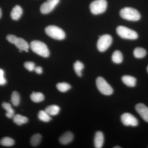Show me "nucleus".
Returning <instances> with one entry per match:
<instances>
[{"label": "nucleus", "mask_w": 148, "mask_h": 148, "mask_svg": "<svg viewBox=\"0 0 148 148\" xmlns=\"http://www.w3.org/2000/svg\"><path fill=\"white\" fill-rule=\"evenodd\" d=\"M84 68V65L80 61H77L74 64L75 71L79 77L82 76V71Z\"/></svg>", "instance_id": "nucleus-22"}, {"label": "nucleus", "mask_w": 148, "mask_h": 148, "mask_svg": "<svg viewBox=\"0 0 148 148\" xmlns=\"http://www.w3.org/2000/svg\"><path fill=\"white\" fill-rule=\"evenodd\" d=\"M114 148H121V147H120L119 146H115V147H114Z\"/></svg>", "instance_id": "nucleus-33"}, {"label": "nucleus", "mask_w": 148, "mask_h": 148, "mask_svg": "<svg viewBox=\"0 0 148 148\" xmlns=\"http://www.w3.org/2000/svg\"><path fill=\"white\" fill-rule=\"evenodd\" d=\"M120 15L124 19L128 21H137L140 20L141 15L137 10L130 7H125L122 9Z\"/></svg>", "instance_id": "nucleus-2"}, {"label": "nucleus", "mask_w": 148, "mask_h": 148, "mask_svg": "<svg viewBox=\"0 0 148 148\" xmlns=\"http://www.w3.org/2000/svg\"><path fill=\"white\" fill-rule=\"evenodd\" d=\"M96 84L98 90L103 95H112L113 92L112 88L102 77H99L97 78Z\"/></svg>", "instance_id": "nucleus-6"}, {"label": "nucleus", "mask_w": 148, "mask_h": 148, "mask_svg": "<svg viewBox=\"0 0 148 148\" xmlns=\"http://www.w3.org/2000/svg\"><path fill=\"white\" fill-rule=\"evenodd\" d=\"M147 71L148 73V66H147Z\"/></svg>", "instance_id": "nucleus-34"}, {"label": "nucleus", "mask_w": 148, "mask_h": 148, "mask_svg": "<svg viewBox=\"0 0 148 148\" xmlns=\"http://www.w3.org/2000/svg\"><path fill=\"white\" fill-rule=\"evenodd\" d=\"M14 122L18 125L27 123L28 121V119L27 117L23 116L20 114H16L13 117Z\"/></svg>", "instance_id": "nucleus-17"}, {"label": "nucleus", "mask_w": 148, "mask_h": 148, "mask_svg": "<svg viewBox=\"0 0 148 148\" xmlns=\"http://www.w3.org/2000/svg\"><path fill=\"white\" fill-rule=\"evenodd\" d=\"M0 144L5 147H11L14 144V141L12 138L5 137L0 141Z\"/></svg>", "instance_id": "nucleus-25"}, {"label": "nucleus", "mask_w": 148, "mask_h": 148, "mask_svg": "<svg viewBox=\"0 0 148 148\" xmlns=\"http://www.w3.org/2000/svg\"><path fill=\"white\" fill-rule=\"evenodd\" d=\"M31 100L35 103H39L44 100L45 96L40 92H33L30 96Z\"/></svg>", "instance_id": "nucleus-20"}, {"label": "nucleus", "mask_w": 148, "mask_h": 148, "mask_svg": "<svg viewBox=\"0 0 148 148\" xmlns=\"http://www.w3.org/2000/svg\"><path fill=\"white\" fill-rule=\"evenodd\" d=\"M23 13V10L21 7L16 5L14 7L11 12V17L13 20H18Z\"/></svg>", "instance_id": "nucleus-14"}, {"label": "nucleus", "mask_w": 148, "mask_h": 148, "mask_svg": "<svg viewBox=\"0 0 148 148\" xmlns=\"http://www.w3.org/2000/svg\"><path fill=\"white\" fill-rule=\"evenodd\" d=\"M133 54L135 58H144L147 54L145 49L141 47H137L134 49Z\"/></svg>", "instance_id": "nucleus-21"}, {"label": "nucleus", "mask_w": 148, "mask_h": 148, "mask_svg": "<svg viewBox=\"0 0 148 148\" xmlns=\"http://www.w3.org/2000/svg\"><path fill=\"white\" fill-rule=\"evenodd\" d=\"M34 71L37 74H41L42 73V69L40 66H37L35 67Z\"/></svg>", "instance_id": "nucleus-31"}, {"label": "nucleus", "mask_w": 148, "mask_h": 148, "mask_svg": "<svg viewBox=\"0 0 148 148\" xmlns=\"http://www.w3.org/2000/svg\"><path fill=\"white\" fill-rule=\"evenodd\" d=\"M30 47L34 52L42 57H48L49 51L44 43L39 40H34L30 44Z\"/></svg>", "instance_id": "nucleus-1"}, {"label": "nucleus", "mask_w": 148, "mask_h": 148, "mask_svg": "<svg viewBox=\"0 0 148 148\" xmlns=\"http://www.w3.org/2000/svg\"><path fill=\"white\" fill-rule=\"evenodd\" d=\"M60 2V0H47L40 7L41 12L43 14L50 13Z\"/></svg>", "instance_id": "nucleus-9"}, {"label": "nucleus", "mask_w": 148, "mask_h": 148, "mask_svg": "<svg viewBox=\"0 0 148 148\" xmlns=\"http://www.w3.org/2000/svg\"><path fill=\"white\" fill-rule=\"evenodd\" d=\"M38 117L40 120L45 122H49L51 119L50 115L45 111H40L38 114Z\"/></svg>", "instance_id": "nucleus-24"}, {"label": "nucleus", "mask_w": 148, "mask_h": 148, "mask_svg": "<svg viewBox=\"0 0 148 148\" xmlns=\"http://www.w3.org/2000/svg\"><path fill=\"white\" fill-rule=\"evenodd\" d=\"M108 3L106 0H95L90 4V9L91 13L95 15L104 13L106 10Z\"/></svg>", "instance_id": "nucleus-4"}, {"label": "nucleus", "mask_w": 148, "mask_h": 148, "mask_svg": "<svg viewBox=\"0 0 148 148\" xmlns=\"http://www.w3.org/2000/svg\"><path fill=\"white\" fill-rule=\"evenodd\" d=\"M116 33L120 37L123 39H137L138 36L137 32L124 26H120L116 28Z\"/></svg>", "instance_id": "nucleus-5"}, {"label": "nucleus", "mask_w": 148, "mask_h": 148, "mask_svg": "<svg viewBox=\"0 0 148 148\" xmlns=\"http://www.w3.org/2000/svg\"><path fill=\"white\" fill-rule=\"evenodd\" d=\"M112 59L114 63L116 64H120L123 62V56L121 51L119 50H116L113 53Z\"/></svg>", "instance_id": "nucleus-19"}, {"label": "nucleus", "mask_w": 148, "mask_h": 148, "mask_svg": "<svg viewBox=\"0 0 148 148\" xmlns=\"http://www.w3.org/2000/svg\"><path fill=\"white\" fill-rule=\"evenodd\" d=\"M2 16V10L1 8H0V18H1Z\"/></svg>", "instance_id": "nucleus-32"}, {"label": "nucleus", "mask_w": 148, "mask_h": 148, "mask_svg": "<svg viewBox=\"0 0 148 148\" xmlns=\"http://www.w3.org/2000/svg\"><path fill=\"white\" fill-rule=\"evenodd\" d=\"M74 135L72 132H67L64 133L59 138V141L62 145L69 144L73 140Z\"/></svg>", "instance_id": "nucleus-13"}, {"label": "nucleus", "mask_w": 148, "mask_h": 148, "mask_svg": "<svg viewBox=\"0 0 148 148\" xmlns=\"http://www.w3.org/2000/svg\"><path fill=\"white\" fill-rule=\"evenodd\" d=\"M24 66L25 69L31 72L34 71V69L36 67L34 63L31 61L25 62L24 64Z\"/></svg>", "instance_id": "nucleus-28"}, {"label": "nucleus", "mask_w": 148, "mask_h": 148, "mask_svg": "<svg viewBox=\"0 0 148 148\" xmlns=\"http://www.w3.org/2000/svg\"><path fill=\"white\" fill-rule=\"evenodd\" d=\"M60 108L56 105H51L48 106L45 111L49 115L55 116L58 114L60 112Z\"/></svg>", "instance_id": "nucleus-18"}, {"label": "nucleus", "mask_w": 148, "mask_h": 148, "mask_svg": "<svg viewBox=\"0 0 148 148\" xmlns=\"http://www.w3.org/2000/svg\"><path fill=\"white\" fill-rule=\"evenodd\" d=\"M7 81L4 77V72L0 69V85H4L6 83Z\"/></svg>", "instance_id": "nucleus-29"}, {"label": "nucleus", "mask_w": 148, "mask_h": 148, "mask_svg": "<svg viewBox=\"0 0 148 148\" xmlns=\"http://www.w3.org/2000/svg\"><path fill=\"white\" fill-rule=\"evenodd\" d=\"M17 37L13 35H8L7 36L6 39L11 43L14 44L17 39Z\"/></svg>", "instance_id": "nucleus-30"}, {"label": "nucleus", "mask_w": 148, "mask_h": 148, "mask_svg": "<svg viewBox=\"0 0 148 148\" xmlns=\"http://www.w3.org/2000/svg\"><path fill=\"white\" fill-rule=\"evenodd\" d=\"M45 32L48 36L54 39L63 40L66 38L64 31L57 26L50 25L45 28Z\"/></svg>", "instance_id": "nucleus-3"}, {"label": "nucleus", "mask_w": 148, "mask_h": 148, "mask_svg": "<svg viewBox=\"0 0 148 148\" xmlns=\"http://www.w3.org/2000/svg\"><path fill=\"white\" fill-rule=\"evenodd\" d=\"M56 87L59 91L66 92L70 90L71 86L69 84L66 82L59 83L56 85Z\"/></svg>", "instance_id": "nucleus-26"}, {"label": "nucleus", "mask_w": 148, "mask_h": 148, "mask_svg": "<svg viewBox=\"0 0 148 148\" xmlns=\"http://www.w3.org/2000/svg\"><path fill=\"white\" fill-rule=\"evenodd\" d=\"M104 142V136L103 132L98 131L95 133L94 138V146L96 148L103 147Z\"/></svg>", "instance_id": "nucleus-11"}, {"label": "nucleus", "mask_w": 148, "mask_h": 148, "mask_svg": "<svg viewBox=\"0 0 148 148\" xmlns=\"http://www.w3.org/2000/svg\"><path fill=\"white\" fill-rule=\"evenodd\" d=\"M99 39L97 42V48L99 51L104 52L106 51L112 44V38L110 35H103L99 36Z\"/></svg>", "instance_id": "nucleus-7"}, {"label": "nucleus", "mask_w": 148, "mask_h": 148, "mask_svg": "<svg viewBox=\"0 0 148 148\" xmlns=\"http://www.w3.org/2000/svg\"><path fill=\"white\" fill-rule=\"evenodd\" d=\"M14 45L18 48L19 50H21L22 51H25L26 52H28V49L29 48V44L26 40L22 38H17Z\"/></svg>", "instance_id": "nucleus-12"}, {"label": "nucleus", "mask_w": 148, "mask_h": 148, "mask_svg": "<svg viewBox=\"0 0 148 148\" xmlns=\"http://www.w3.org/2000/svg\"><path fill=\"white\" fill-rule=\"evenodd\" d=\"M20 95L17 91L12 92L11 95V102L14 106H17L20 103Z\"/></svg>", "instance_id": "nucleus-27"}, {"label": "nucleus", "mask_w": 148, "mask_h": 148, "mask_svg": "<svg viewBox=\"0 0 148 148\" xmlns=\"http://www.w3.org/2000/svg\"><path fill=\"white\" fill-rule=\"evenodd\" d=\"M121 121L123 124L125 126H137L138 125L137 119L132 114L125 113L121 116Z\"/></svg>", "instance_id": "nucleus-8"}, {"label": "nucleus", "mask_w": 148, "mask_h": 148, "mask_svg": "<svg viewBox=\"0 0 148 148\" xmlns=\"http://www.w3.org/2000/svg\"><path fill=\"white\" fill-rule=\"evenodd\" d=\"M122 81L128 87H133L136 86L137 80L134 77L130 75H124L122 77Z\"/></svg>", "instance_id": "nucleus-15"}, {"label": "nucleus", "mask_w": 148, "mask_h": 148, "mask_svg": "<svg viewBox=\"0 0 148 148\" xmlns=\"http://www.w3.org/2000/svg\"><path fill=\"white\" fill-rule=\"evenodd\" d=\"M42 137L41 135L40 134H36L32 136L30 140V143L31 145L34 147H37L38 145L41 141Z\"/></svg>", "instance_id": "nucleus-23"}, {"label": "nucleus", "mask_w": 148, "mask_h": 148, "mask_svg": "<svg viewBox=\"0 0 148 148\" xmlns=\"http://www.w3.org/2000/svg\"><path fill=\"white\" fill-rule=\"evenodd\" d=\"M135 108L143 119L148 122V107L143 103H139L136 105Z\"/></svg>", "instance_id": "nucleus-10"}, {"label": "nucleus", "mask_w": 148, "mask_h": 148, "mask_svg": "<svg viewBox=\"0 0 148 148\" xmlns=\"http://www.w3.org/2000/svg\"><path fill=\"white\" fill-rule=\"evenodd\" d=\"M2 107L6 111V116L10 119L12 118L14 116V111L10 103L4 102L2 104Z\"/></svg>", "instance_id": "nucleus-16"}]
</instances>
